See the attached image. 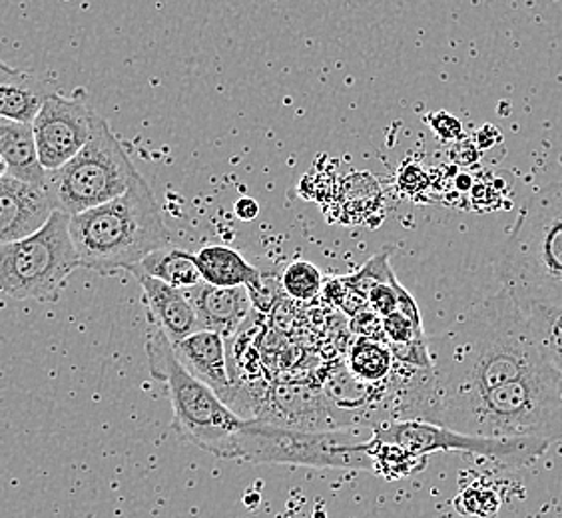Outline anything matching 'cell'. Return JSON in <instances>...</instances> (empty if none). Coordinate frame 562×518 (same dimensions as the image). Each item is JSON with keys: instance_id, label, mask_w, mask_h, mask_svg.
I'll use <instances>...</instances> for the list:
<instances>
[{"instance_id": "6da1fadb", "label": "cell", "mask_w": 562, "mask_h": 518, "mask_svg": "<svg viewBox=\"0 0 562 518\" xmlns=\"http://www.w3.org/2000/svg\"><path fill=\"white\" fill-rule=\"evenodd\" d=\"M427 341L432 368L422 387L413 388V419L437 403L473 397L551 365L529 317L503 288Z\"/></svg>"}, {"instance_id": "7a4b0ae2", "label": "cell", "mask_w": 562, "mask_h": 518, "mask_svg": "<svg viewBox=\"0 0 562 518\" xmlns=\"http://www.w3.org/2000/svg\"><path fill=\"white\" fill-rule=\"evenodd\" d=\"M419 421L488 439L557 443L562 441V373L549 365L473 397L437 403Z\"/></svg>"}, {"instance_id": "3957f363", "label": "cell", "mask_w": 562, "mask_h": 518, "mask_svg": "<svg viewBox=\"0 0 562 518\" xmlns=\"http://www.w3.org/2000/svg\"><path fill=\"white\" fill-rule=\"evenodd\" d=\"M68 229L80 268L102 275L131 273L151 251L170 246L156 195L142 176L128 192L70 216Z\"/></svg>"}, {"instance_id": "277c9868", "label": "cell", "mask_w": 562, "mask_h": 518, "mask_svg": "<svg viewBox=\"0 0 562 518\" xmlns=\"http://www.w3.org/2000/svg\"><path fill=\"white\" fill-rule=\"evenodd\" d=\"M495 275L520 307L562 305V182L544 185L520 210Z\"/></svg>"}, {"instance_id": "5b68a950", "label": "cell", "mask_w": 562, "mask_h": 518, "mask_svg": "<svg viewBox=\"0 0 562 518\" xmlns=\"http://www.w3.org/2000/svg\"><path fill=\"white\" fill-rule=\"evenodd\" d=\"M151 378L164 383L172 405L173 431L206 453L232 459L234 439L248 419L227 407L212 388L188 373L168 337L154 327L148 344Z\"/></svg>"}, {"instance_id": "8992f818", "label": "cell", "mask_w": 562, "mask_h": 518, "mask_svg": "<svg viewBox=\"0 0 562 518\" xmlns=\"http://www.w3.org/2000/svg\"><path fill=\"white\" fill-rule=\"evenodd\" d=\"M369 437L357 431H297L248 419L234 439L232 459L373 473Z\"/></svg>"}, {"instance_id": "52a82bcc", "label": "cell", "mask_w": 562, "mask_h": 518, "mask_svg": "<svg viewBox=\"0 0 562 518\" xmlns=\"http://www.w3.org/2000/svg\"><path fill=\"white\" fill-rule=\"evenodd\" d=\"M140 172L134 168L110 124L92 120V134L85 148L55 172H46V192L58 212L76 216L128 192Z\"/></svg>"}, {"instance_id": "ba28073f", "label": "cell", "mask_w": 562, "mask_h": 518, "mask_svg": "<svg viewBox=\"0 0 562 518\" xmlns=\"http://www.w3.org/2000/svg\"><path fill=\"white\" fill-rule=\"evenodd\" d=\"M70 216L55 210L33 236L0 248V293L21 302H56L80 259L68 229Z\"/></svg>"}, {"instance_id": "9c48e42d", "label": "cell", "mask_w": 562, "mask_h": 518, "mask_svg": "<svg viewBox=\"0 0 562 518\" xmlns=\"http://www.w3.org/2000/svg\"><path fill=\"white\" fill-rule=\"evenodd\" d=\"M369 432L378 443L395 444L425 459L435 453H465L485 457L508 466L535 463L551 447L539 439H488L465 435L419 419L373 423L369 425Z\"/></svg>"}, {"instance_id": "30bf717a", "label": "cell", "mask_w": 562, "mask_h": 518, "mask_svg": "<svg viewBox=\"0 0 562 518\" xmlns=\"http://www.w3.org/2000/svg\"><path fill=\"white\" fill-rule=\"evenodd\" d=\"M94 112L82 98L48 94L34 116L36 154L44 172H55L85 148L92 134Z\"/></svg>"}, {"instance_id": "8fae6325", "label": "cell", "mask_w": 562, "mask_h": 518, "mask_svg": "<svg viewBox=\"0 0 562 518\" xmlns=\"http://www.w3.org/2000/svg\"><path fill=\"white\" fill-rule=\"evenodd\" d=\"M53 212L46 185L26 184L9 173L0 178V248L33 236Z\"/></svg>"}, {"instance_id": "7c38bea8", "label": "cell", "mask_w": 562, "mask_h": 518, "mask_svg": "<svg viewBox=\"0 0 562 518\" xmlns=\"http://www.w3.org/2000/svg\"><path fill=\"white\" fill-rule=\"evenodd\" d=\"M173 353L178 361L184 365L188 373H192L198 381L212 388L227 407L234 409L236 403V388L229 373L227 361L226 339L214 331L200 329L188 335L182 341L172 344Z\"/></svg>"}, {"instance_id": "4fadbf2b", "label": "cell", "mask_w": 562, "mask_h": 518, "mask_svg": "<svg viewBox=\"0 0 562 518\" xmlns=\"http://www.w3.org/2000/svg\"><path fill=\"white\" fill-rule=\"evenodd\" d=\"M184 293L194 305L200 327L220 334L224 339L236 337L239 327L254 309L246 288H216L200 281L194 288L184 290Z\"/></svg>"}, {"instance_id": "5bb4252c", "label": "cell", "mask_w": 562, "mask_h": 518, "mask_svg": "<svg viewBox=\"0 0 562 518\" xmlns=\"http://www.w3.org/2000/svg\"><path fill=\"white\" fill-rule=\"evenodd\" d=\"M134 278L142 285L151 327L162 331L170 344H178L188 335L202 329L194 305L186 297L184 290H176L164 281L154 280L150 275L138 273Z\"/></svg>"}, {"instance_id": "9a60e30c", "label": "cell", "mask_w": 562, "mask_h": 518, "mask_svg": "<svg viewBox=\"0 0 562 518\" xmlns=\"http://www.w3.org/2000/svg\"><path fill=\"white\" fill-rule=\"evenodd\" d=\"M55 88L41 76L22 72L0 60V119L33 124L36 112Z\"/></svg>"}, {"instance_id": "2e32d148", "label": "cell", "mask_w": 562, "mask_h": 518, "mask_svg": "<svg viewBox=\"0 0 562 518\" xmlns=\"http://www.w3.org/2000/svg\"><path fill=\"white\" fill-rule=\"evenodd\" d=\"M0 156L12 178L26 184H46V172L36 154L31 124L0 119Z\"/></svg>"}, {"instance_id": "e0dca14e", "label": "cell", "mask_w": 562, "mask_h": 518, "mask_svg": "<svg viewBox=\"0 0 562 518\" xmlns=\"http://www.w3.org/2000/svg\"><path fill=\"white\" fill-rule=\"evenodd\" d=\"M202 281L216 288H249L260 280L261 271L241 258L236 249L206 246L194 254Z\"/></svg>"}, {"instance_id": "ac0fdd59", "label": "cell", "mask_w": 562, "mask_h": 518, "mask_svg": "<svg viewBox=\"0 0 562 518\" xmlns=\"http://www.w3.org/2000/svg\"><path fill=\"white\" fill-rule=\"evenodd\" d=\"M132 275H150L154 280L164 281L176 290L194 288L200 281V270L195 266L194 254H188L184 249L168 248L156 249L150 256L142 259L140 263L131 271Z\"/></svg>"}, {"instance_id": "d6986e66", "label": "cell", "mask_w": 562, "mask_h": 518, "mask_svg": "<svg viewBox=\"0 0 562 518\" xmlns=\"http://www.w3.org/2000/svg\"><path fill=\"white\" fill-rule=\"evenodd\" d=\"M520 309L529 317L542 356L562 373V305H529Z\"/></svg>"}, {"instance_id": "ffe728a7", "label": "cell", "mask_w": 562, "mask_h": 518, "mask_svg": "<svg viewBox=\"0 0 562 518\" xmlns=\"http://www.w3.org/2000/svg\"><path fill=\"white\" fill-rule=\"evenodd\" d=\"M349 368L363 381L375 383L387 378L393 369V356L390 347L381 346L373 339L361 337L349 353Z\"/></svg>"}, {"instance_id": "44dd1931", "label": "cell", "mask_w": 562, "mask_h": 518, "mask_svg": "<svg viewBox=\"0 0 562 518\" xmlns=\"http://www.w3.org/2000/svg\"><path fill=\"white\" fill-rule=\"evenodd\" d=\"M369 454L373 461V473L385 478H403L425 469L427 459L409 453L395 444L378 443L369 439Z\"/></svg>"}, {"instance_id": "7402d4cb", "label": "cell", "mask_w": 562, "mask_h": 518, "mask_svg": "<svg viewBox=\"0 0 562 518\" xmlns=\"http://www.w3.org/2000/svg\"><path fill=\"white\" fill-rule=\"evenodd\" d=\"M454 508L463 518H497L501 495L497 488L485 481H475L465 486L454 498Z\"/></svg>"}, {"instance_id": "603a6c76", "label": "cell", "mask_w": 562, "mask_h": 518, "mask_svg": "<svg viewBox=\"0 0 562 518\" xmlns=\"http://www.w3.org/2000/svg\"><path fill=\"white\" fill-rule=\"evenodd\" d=\"M281 288L293 300L297 302H310L322 292L324 288V275L310 261H292L283 273H281Z\"/></svg>"}, {"instance_id": "cb8c5ba5", "label": "cell", "mask_w": 562, "mask_h": 518, "mask_svg": "<svg viewBox=\"0 0 562 518\" xmlns=\"http://www.w3.org/2000/svg\"><path fill=\"white\" fill-rule=\"evenodd\" d=\"M391 248H385L378 256L369 259L368 263L361 270L344 278L347 290L356 293L359 297L368 300V293L379 285V283H390V281L397 280L395 271L391 268Z\"/></svg>"}, {"instance_id": "d4e9b609", "label": "cell", "mask_w": 562, "mask_h": 518, "mask_svg": "<svg viewBox=\"0 0 562 518\" xmlns=\"http://www.w3.org/2000/svg\"><path fill=\"white\" fill-rule=\"evenodd\" d=\"M381 329L385 337L390 339L391 346H401V344H412L425 339L423 334V322L413 319L409 315L393 312V314L383 317Z\"/></svg>"}, {"instance_id": "484cf974", "label": "cell", "mask_w": 562, "mask_h": 518, "mask_svg": "<svg viewBox=\"0 0 562 518\" xmlns=\"http://www.w3.org/2000/svg\"><path fill=\"white\" fill-rule=\"evenodd\" d=\"M246 290H248L249 300L254 303V307H258L263 314L270 312L271 305L278 302L280 292H283L281 280L273 281V278L263 275V273H261L260 280L256 281V283H251Z\"/></svg>"}, {"instance_id": "4316f807", "label": "cell", "mask_w": 562, "mask_h": 518, "mask_svg": "<svg viewBox=\"0 0 562 518\" xmlns=\"http://www.w3.org/2000/svg\"><path fill=\"white\" fill-rule=\"evenodd\" d=\"M427 120H429V126H431L432 132L439 138H443V140H459L461 134H463L461 120L454 119V116L447 114V112H437V114H431Z\"/></svg>"}, {"instance_id": "83f0119b", "label": "cell", "mask_w": 562, "mask_h": 518, "mask_svg": "<svg viewBox=\"0 0 562 518\" xmlns=\"http://www.w3.org/2000/svg\"><path fill=\"white\" fill-rule=\"evenodd\" d=\"M234 212L239 219L244 222H251L256 217L260 216V205L254 200V198H239L236 205H234Z\"/></svg>"}, {"instance_id": "f1b7e54d", "label": "cell", "mask_w": 562, "mask_h": 518, "mask_svg": "<svg viewBox=\"0 0 562 518\" xmlns=\"http://www.w3.org/2000/svg\"><path fill=\"white\" fill-rule=\"evenodd\" d=\"M457 188L459 190H469L471 188V178L469 176H459L457 178Z\"/></svg>"}, {"instance_id": "f546056e", "label": "cell", "mask_w": 562, "mask_h": 518, "mask_svg": "<svg viewBox=\"0 0 562 518\" xmlns=\"http://www.w3.org/2000/svg\"><path fill=\"white\" fill-rule=\"evenodd\" d=\"M7 164H4V160H2V156H0V178H4L7 176Z\"/></svg>"}]
</instances>
